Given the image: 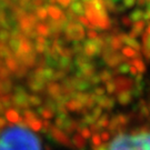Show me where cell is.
I'll list each match as a JSON object with an SVG mask.
<instances>
[{"label": "cell", "mask_w": 150, "mask_h": 150, "mask_svg": "<svg viewBox=\"0 0 150 150\" xmlns=\"http://www.w3.org/2000/svg\"><path fill=\"white\" fill-rule=\"evenodd\" d=\"M101 150H150V126L121 131Z\"/></svg>", "instance_id": "cell-1"}, {"label": "cell", "mask_w": 150, "mask_h": 150, "mask_svg": "<svg viewBox=\"0 0 150 150\" xmlns=\"http://www.w3.org/2000/svg\"><path fill=\"white\" fill-rule=\"evenodd\" d=\"M0 150H41L36 134L21 126H12L0 134Z\"/></svg>", "instance_id": "cell-2"}]
</instances>
